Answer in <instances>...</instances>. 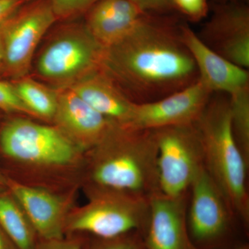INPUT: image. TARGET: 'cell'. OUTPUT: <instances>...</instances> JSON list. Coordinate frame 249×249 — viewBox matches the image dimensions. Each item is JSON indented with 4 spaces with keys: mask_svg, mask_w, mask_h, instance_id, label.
<instances>
[{
    "mask_svg": "<svg viewBox=\"0 0 249 249\" xmlns=\"http://www.w3.org/2000/svg\"><path fill=\"white\" fill-rule=\"evenodd\" d=\"M175 14L147 13L138 25L106 48L101 70L136 103L157 101L196 83L199 73Z\"/></svg>",
    "mask_w": 249,
    "mask_h": 249,
    "instance_id": "obj_1",
    "label": "cell"
},
{
    "mask_svg": "<svg viewBox=\"0 0 249 249\" xmlns=\"http://www.w3.org/2000/svg\"><path fill=\"white\" fill-rule=\"evenodd\" d=\"M89 151V193L149 200L160 192L153 129L137 130L114 124Z\"/></svg>",
    "mask_w": 249,
    "mask_h": 249,
    "instance_id": "obj_2",
    "label": "cell"
},
{
    "mask_svg": "<svg viewBox=\"0 0 249 249\" xmlns=\"http://www.w3.org/2000/svg\"><path fill=\"white\" fill-rule=\"evenodd\" d=\"M220 94L211 96L194 124L200 139L205 168L232 213L247 224L249 221V161L232 132L229 96Z\"/></svg>",
    "mask_w": 249,
    "mask_h": 249,
    "instance_id": "obj_3",
    "label": "cell"
},
{
    "mask_svg": "<svg viewBox=\"0 0 249 249\" xmlns=\"http://www.w3.org/2000/svg\"><path fill=\"white\" fill-rule=\"evenodd\" d=\"M39 50L34 73L54 88H70L102 67L106 48L84 22L58 26Z\"/></svg>",
    "mask_w": 249,
    "mask_h": 249,
    "instance_id": "obj_4",
    "label": "cell"
},
{
    "mask_svg": "<svg viewBox=\"0 0 249 249\" xmlns=\"http://www.w3.org/2000/svg\"><path fill=\"white\" fill-rule=\"evenodd\" d=\"M0 147L11 160L36 166H67L83 151L56 126L26 118L6 121L0 131Z\"/></svg>",
    "mask_w": 249,
    "mask_h": 249,
    "instance_id": "obj_5",
    "label": "cell"
},
{
    "mask_svg": "<svg viewBox=\"0 0 249 249\" xmlns=\"http://www.w3.org/2000/svg\"><path fill=\"white\" fill-rule=\"evenodd\" d=\"M57 20L49 0H32L1 24L3 76L13 80L29 76L41 41Z\"/></svg>",
    "mask_w": 249,
    "mask_h": 249,
    "instance_id": "obj_6",
    "label": "cell"
},
{
    "mask_svg": "<svg viewBox=\"0 0 249 249\" xmlns=\"http://www.w3.org/2000/svg\"><path fill=\"white\" fill-rule=\"evenodd\" d=\"M149 200L109 193H90L89 202L68 214L65 231L111 239L145 229Z\"/></svg>",
    "mask_w": 249,
    "mask_h": 249,
    "instance_id": "obj_7",
    "label": "cell"
},
{
    "mask_svg": "<svg viewBox=\"0 0 249 249\" xmlns=\"http://www.w3.org/2000/svg\"><path fill=\"white\" fill-rule=\"evenodd\" d=\"M157 145L160 191L182 197L204 166L202 147L195 124L153 129Z\"/></svg>",
    "mask_w": 249,
    "mask_h": 249,
    "instance_id": "obj_8",
    "label": "cell"
},
{
    "mask_svg": "<svg viewBox=\"0 0 249 249\" xmlns=\"http://www.w3.org/2000/svg\"><path fill=\"white\" fill-rule=\"evenodd\" d=\"M212 14L198 37L223 58L249 67V6L246 0L211 4Z\"/></svg>",
    "mask_w": 249,
    "mask_h": 249,
    "instance_id": "obj_9",
    "label": "cell"
},
{
    "mask_svg": "<svg viewBox=\"0 0 249 249\" xmlns=\"http://www.w3.org/2000/svg\"><path fill=\"white\" fill-rule=\"evenodd\" d=\"M213 94L198 79L186 88L157 101L135 103L126 128L145 130L194 124Z\"/></svg>",
    "mask_w": 249,
    "mask_h": 249,
    "instance_id": "obj_10",
    "label": "cell"
},
{
    "mask_svg": "<svg viewBox=\"0 0 249 249\" xmlns=\"http://www.w3.org/2000/svg\"><path fill=\"white\" fill-rule=\"evenodd\" d=\"M190 189L191 206L187 219L190 238L201 245L213 243L227 232L231 210L204 165Z\"/></svg>",
    "mask_w": 249,
    "mask_h": 249,
    "instance_id": "obj_11",
    "label": "cell"
},
{
    "mask_svg": "<svg viewBox=\"0 0 249 249\" xmlns=\"http://www.w3.org/2000/svg\"><path fill=\"white\" fill-rule=\"evenodd\" d=\"M56 89L58 106L53 121L55 126L82 150H91L115 123L93 109L70 88Z\"/></svg>",
    "mask_w": 249,
    "mask_h": 249,
    "instance_id": "obj_12",
    "label": "cell"
},
{
    "mask_svg": "<svg viewBox=\"0 0 249 249\" xmlns=\"http://www.w3.org/2000/svg\"><path fill=\"white\" fill-rule=\"evenodd\" d=\"M143 242L145 249H194L188 233L185 196L171 197L160 192L149 199Z\"/></svg>",
    "mask_w": 249,
    "mask_h": 249,
    "instance_id": "obj_13",
    "label": "cell"
},
{
    "mask_svg": "<svg viewBox=\"0 0 249 249\" xmlns=\"http://www.w3.org/2000/svg\"><path fill=\"white\" fill-rule=\"evenodd\" d=\"M12 196L24 210L36 233L43 240L64 238L70 199L40 188L9 181Z\"/></svg>",
    "mask_w": 249,
    "mask_h": 249,
    "instance_id": "obj_14",
    "label": "cell"
},
{
    "mask_svg": "<svg viewBox=\"0 0 249 249\" xmlns=\"http://www.w3.org/2000/svg\"><path fill=\"white\" fill-rule=\"evenodd\" d=\"M181 30L183 42L197 69L199 80L211 92L230 96L249 87L248 70L210 49L186 23L183 22Z\"/></svg>",
    "mask_w": 249,
    "mask_h": 249,
    "instance_id": "obj_15",
    "label": "cell"
},
{
    "mask_svg": "<svg viewBox=\"0 0 249 249\" xmlns=\"http://www.w3.org/2000/svg\"><path fill=\"white\" fill-rule=\"evenodd\" d=\"M147 12L130 0H99L85 13V26L105 48L115 45L138 25Z\"/></svg>",
    "mask_w": 249,
    "mask_h": 249,
    "instance_id": "obj_16",
    "label": "cell"
},
{
    "mask_svg": "<svg viewBox=\"0 0 249 249\" xmlns=\"http://www.w3.org/2000/svg\"><path fill=\"white\" fill-rule=\"evenodd\" d=\"M69 88L109 120L124 127L129 124L136 103L103 70L93 72Z\"/></svg>",
    "mask_w": 249,
    "mask_h": 249,
    "instance_id": "obj_17",
    "label": "cell"
},
{
    "mask_svg": "<svg viewBox=\"0 0 249 249\" xmlns=\"http://www.w3.org/2000/svg\"><path fill=\"white\" fill-rule=\"evenodd\" d=\"M18 96L31 116L46 121H53L58 106L56 88L27 76L12 81Z\"/></svg>",
    "mask_w": 249,
    "mask_h": 249,
    "instance_id": "obj_18",
    "label": "cell"
},
{
    "mask_svg": "<svg viewBox=\"0 0 249 249\" xmlns=\"http://www.w3.org/2000/svg\"><path fill=\"white\" fill-rule=\"evenodd\" d=\"M0 226L18 249H36L35 230L13 196L0 195Z\"/></svg>",
    "mask_w": 249,
    "mask_h": 249,
    "instance_id": "obj_19",
    "label": "cell"
},
{
    "mask_svg": "<svg viewBox=\"0 0 249 249\" xmlns=\"http://www.w3.org/2000/svg\"><path fill=\"white\" fill-rule=\"evenodd\" d=\"M232 132L241 151L249 161V87L229 96Z\"/></svg>",
    "mask_w": 249,
    "mask_h": 249,
    "instance_id": "obj_20",
    "label": "cell"
},
{
    "mask_svg": "<svg viewBox=\"0 0 249 249\" xmlns=\"http://www.w3.org/2000/svg\"><path fill=\"white\" fill-rule=\"evenodd\" d=\"M58 20H69L85 14L99 0H49Z\"/></svg>",
    "mask_w": 249,
    "mask_h": 249,
    "instance_id": "obj_21",
    "label": "cell"
},
{
    "mask_svg": "<svg viewBox=\"0 0 249 249\" xmlns=\"http://www.w3.org/2000/svg\"><path fill=\"white\" fill-rule=\"evenodd\" d=\"M175 12L193 22L207 18L210 6L208 0H172Z\"/></svg>",
    "mask_w": 249,
    "mask_h": 249,
    "instance_id": "obj_22",
    "label": "cell"
},
{
    "mask_svg": "<svg viewBox=\"0 0 249 249\" xmlns=\"http://www.w3.org/2000/svg\"><path fill=\"white\" fill-rule=\"evenodd\" d=\"M0 109L9 113L27 114L30 111L24 106L13 83L0 80Z\"/></svg>",
    "mask_w": 249,
    "mask_h": 249,
    "instance_id": "obj_23",
    "label": "cell"
},
{
    "mask_svg": "<svg viewBox=\"0 0 249 249\" xmlns=\"http://www.w3.org/2000/svg\"><path fill=\"white\" fill-rule=\"evenodd\" d=\"M89 249H145L143 240L137 233L131 232L111 239H101Z\"/></svg>",
    "mask_w": 249,
    "mask_h": 249,
    "instance_id": "obj_24",
    "label": "cell"
},
{
    "mask_svg": "<svg viewBox=\"0 0 249 249\" xmlns=\"http://www.w3.org/2000/svg\"><path fill=\"white\" fill-rule=\"evenodd\" d=\"M145 12L156 14H175L172 0H130Z\"/></svg>",
    "mask_w": 249,
    "mask_h": 249,
    "instance_id": "obj_25",
    "label": "cell"
},
{
    "mask_svg": "<svg viewBox=\"0 0 249 249\" xmlns=\"http://www.w3.org/2000/svg\"><path fill=\"white\" fill-rule=\"evenodd\" d=\"M36 249H81L79 242L76 241L58 239L43 240L36 246Z\"/></svg>",
    "mask_w": 249,
    "mask_h": 249,
    "instance_id": "obj_26",
    "label": "cell"
},
{
    "mask_svg": "<svg viewBox=\"0 0 249 249\" xmlns=\"http://www.w3.org/2000/svg\"><path fill=\"white\" fill-rule=\"evenodd\" d=\"M26 2L25 0H0V27Z\"/></svg>",
    "mask_w": 249,
    "mask_h": 249,
    "instance_id": "obj_27",
    "label": "cell"
},
{
    "mask_svg": "<svg viewBox=\"0 0 249 249\" xmlns=\"http://www.w3.org/2000/svg\"><path fill=\"white\" fill-rule=\"evenodd\" d=\"M0 249H12V247L9 245L1 231H0Z\"/></svg>",
    "mask_w": 249,
    "mask_h": 249,
    "instance_id": "obj_28",
    "label": "cell"
},
{
    "mask_svg": "<svg viewBox=\"0 0 249 249\" xmlns=\"http://www.w3.org/2000/svg\"><path fill=\"white\" fill-rule=\"evenodd\" d=\"M0 76H3V50L0 37Z\"/></svg>",
    "mask_w": 249,
    "mask_h": 249,
    "instance_id": "obj_29",
    "label": "cell"
},
{
    "mask_svg": "<svg viewBox=\"0 0 249 249\" xmlns=\"http://www.w3.org/2000/svg\"><path fill=\"white\" fill-rule=\"evenodd\" d=\"M240 0H211V4H226V3L234 2Z\"/></svg>",
    "mask_w": 249,
    "mask_h": 249,
    "instance_id": "obj_30",
    "label": "cell"
},
{
    "mask_svg": "<svg viewBox=\"0 0 249 249\" xmlns=\"http://www.w3.org/2000/svg\"><path fill=\"white\" fill-rule=\"evenodd\" d=\"M5 183H6V181H5L4 177L2 176L1 172H0V188H1V186H4Z\"/></svg>",
    "mask_w": 249,
    "mask_h": 249,
    "instance_id": "obj_31",
    "label": "cell"
},
{
    "mask_svg": "<svg viewBox=\"0 0 249 249\" xmlns=\"http://www.w3.org/2000/svg\"><path fill=\"white\" fill-rule=\"evenodd\" d=\"M194 249H196L195 248ZM249 249V248L247 247H240V248H237V249Z\"/></svg>",
    "mask_w": 249,
    "mask_h": 249,
    "instance_id": "obj_32",
    "label": "cell"
},
{
    "mask_svg": "<svg viewBox=\"0 0 249 249\" xmlns=\"http://www.w3.org/2000/svg\"><path fill=\"white\" fill-rule=\"evenodd\" d=\"M25 1H32V0H25Z\"/></svg>",
    "mask_w": 249,
    "mask_h": 249,
    "instance_id": "obj_33",
    "label": "cell"
}]
</instances>
